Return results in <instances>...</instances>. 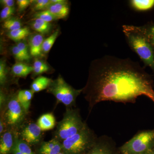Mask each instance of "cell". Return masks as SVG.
Returning <instances> with one entry per match:
<instances>
[{"mask_svg": "<svg viewBox=\"0 0 154 154\" xmlns=\"http://www.w3.org/2000/svg\"><path fill=\"white\" fill-rule=\"evenodd\" d=\"M131 7L137 11H146L154 6V0H131L130 1Z\"/></svg>", "mask_w": 154, "mask_h": 154, "instance_id": "d6986e66", "label": "cell"}, {"mask_svg": "<svg viewBox=\"0 0 154 154\" xmlns=\"http://www.w3.org/2000/svg\"><path fill=\"white\" fill-rule=\"evenodd\" d=\"M44 40L43 36L40 33L34 34L30 36L29 45L30 55L36 57L41 55Z\"/></svg>", "mask_w": 154, "mask_h": 154, "instance_id": "30bf717a", "label": "cell"}, {"mask_svg": "<svg viewBox=\"0 0 154 154\" xmlns=\"http://www.w3.org/2000/svg\"><path fill=\"white\" fill-rule=\"evenodd\" d=\"M32 1L30 0H17V3L19 11H22L26 9Z\"/></svg>", "mask_w": 154, "mask_h": 154, "instance_id": "1f68e13d", "label": "cell"}, {"mask_svg": "<svg viewBox=\"0 0 154 154\" xmlns=\"http://www.w3.org/2000/svg\"><path fill=\"white\" fill-rule=\"evenodd\" d=\"M34 10L36 11H43L47 10L51 5V0H36L34 1Z\"/></svg>", "mask_w": 154, "mask_h": 154, "instance_id": "4316f807", "label": "cell"}, {"mask_svg": "<svg viewBox=\"0 0 154 154\" xmlns=\"http://www.w3.org/2000/svg\"><path fill=\"white\" fill-rule=\"evenodd\" d=\"M52 80L46 77L39 76L34 80L31 85V90L34 93L47 89Z\"/></svg>", "mask_w": 154, "mask_h": 154, "instance_id": "e0dca14e", "label": "cell"}, {"mask_svg": "<svg viewBox=\"0 0 154 154\" xmlns=\"http://www.w3.org/2000/svg\"><path fill=\"white\" fill-rule=\"evenodd\" d=\"M30 30L28 28H23L14 30L9 31L8 36L12 40L16 42H20L22 39L26 38L29 35Z\"/></svg>", "mask_w": 154, "mask_h": 154, "instance_id": "44dd1931", "label": "cell"}, {"mask_svg": "<svg viewBox=\"0 0 154 154\" xmlns=\"http://www.w3.org/2000/svg\"><path fill=\"white\" fill-rule=\"evenodd\" d=\"M62 149V143L57 139L54 138L49 141L43 143L39 151L40 154H58Z\"/></svg>", "mask_w": 154, "mask_h": 154, "instance_id": "7c38bea8", "label": "cell"}, {"mask_svg": "<svg viewBox=\"0 0 154 154\" xmlns=\"http://www.w3.org/2000/svg\"><path fill=\"white\" fill-rule=\"evenodd\" d=\"M7 72H6V65L5 63L1 60L0 62V83L1 85H4L5 82L7 79Z\"/></svg>", "mask_w": 154, "mask_h": 154, "instance_id": "f546056e", "label": "cell"}, {"mask_svg": "<svg viewBox=\"0 0 154 154\" xmlns=\"http://www.w3.org/2000/svg\"><path fill=\"white\" fill-rule=\"evenodd\" d=\"M145 154H154L153 152L152 151V150L150 149L147 152H146Z\"/></svg>", "mask_w": 154, "mask_h": 154, "instance_id": "d590c367", "label": "cell"}, {"mask_svg": "<svg viewBox=\"0 0 154 154\" xmlns=\"http://www.w3.org/2000/svg\"><path fill=\"white\" fill-rule=\"evenodd\" d=\"M82 93L90 111L103 101L135 103L146 96L154 103L153 81L140 64L129 58L105 56L92 62Z\"/></svg>", "mask_w": 154, "mask_h": 154, "instance_id": "6da1fadb", "label": "cell"}, {"mask_svg": "<svg viewBox=\"0 0 154 154\" xmlns=\"http://www.w3.org/2000/svg\"><path fill=\"white\" fill-rule=\"evenodd\" d=\"M15 8L14 7H5L1 11L0 13L1 19L2 20H7L10 19V17L14 14Z\"/></svg>", "mask_w": 154, "mask_h": 154, "instance_id": "83f0119b", "label": "cell"}, {"mask_svg": "<svg viewBox=\"0 0 154 154\" xmlns=\"http://www.w3.org/2000/svg\"><path fill=\"white\" fill-rule=\"evenodd\" d=\"M33 71L36 75L41 74L48 71L49 67L47 64L42 61L36 60L34 61L33 65Z\"/></svg>", "mask_w": 154, "mask_h": 154, "instance_id": "484cf974", "label": "cell"}, {"mask_svg": "<svg viewBox=\"0 0 154 154\" xmlns=\"http://www.w3.org/2000/svg\"><path fill=\"white\" fill-rule=\"evenodd\" d=\"M41 131L38 125L30 123L22 130L21 136L23 140L28 145L36 144L41 140Z\"/></svg>", "mask_w": 154, "mask_h": 154, "instance_id": "9c48e42d", "label": "cell"}, {"mask_svg": "<svg viewBox=\"0 0 154 154\" xmlns=\"http://www.w3.org/2000/svg\"><path fill=\"white\" fill-rule=\"evenodd\" d=\"M87 154H118L116 152L113 140L107 136L104 135L98 138L95 144Z\"/></svg>", "mask_w": 154, "mask_h": 154, "instance_id": "ba28073f", "label": "cell"}, {"mask_svg": "<svg viewBox=\"0 0 154 154\" xmlns=\"http://www.w3.org/2000/svg\"><path fill=\"white\" fill-rule=\"evenodd\" d=\"M138 27L154 49V24L148 23Z\"/></svg>", "mask_w": 154, "mask_h": 154, "instance_id": "ffe728a7", "label": "cell"}, {"mask_svg": "<svg viewBox=\"0 0 154 154\" xmlns=\"http://www.w3.org/2000/svg\"><path fill=\"white\" fill-rule=\"evenodd\" d=\"M31 26L33 30L41 34L48 33L51 26L50 22L38 19H35L31 22Z\"/></svg>", "mask_w": 154, "mask_h": 154, "instance_id": "ac0fdd59", "label": "cell"}, {"mask_svg": "<svg viewBox=\"0 0 154 154\" xmlns=\"http://www.w3.org/2000/svg\"><path fill=\"white\" fill-rule=\"evenodd\" d=\"M87 125L78 110L68 109L63 119L57 125L55 138L63 141L76 134Z\"/></svg>", "mask_w": 154, "mask_h": 154, "instance_id": "277c9868", "label": "cell"}, {"mask_svg": "<svg viewBox=\"0 0 154 154\" xmlns=\"http://www.w3.org/2000/svg\"><path fill=\"white\" fill-rule=\"evenodd\" d=\"M33 70V67L23 63H17L13 66L12 71L17 76L26 77Z\"/></svg>", "mask_w": 154, "mask_h": 154, "instance_id": "2e32d148", "label": "cell"}, {"mask_svg": "<svg viewBox=\"0 0 154 154\" xmlns=\"http://www.w3.org/2000/svg\"><path fill=\"white\" fill-rule=\"evenodd\" d=\"M25 113L26 112L20 105L17 97L12 98L8 104L6 114L7 122L10 125H17L23 119Z\"/></svg>", "mask_w": 154, "mask_h": 154, "instance_id": "52a82bcc", "label": "cell"}, {"mask_svg": "<svg viewBox=\"0 0 154 154\" xmlns=\"http://www.w3.org/2000/svg\"><path fill=\"white\" fill-rule=\"evenodd\" d=\"M122 31L130 48L138 56L145 67L150 68L154 73V49L138 26L124 25Z\"/></svg>", "mask_w": 154, "mask_h": 154, "instance_id": "7a4b0ae2", "label": "cell"}, {"mask_svg": "<svg viewBox=\"0 0 154 154\" xmlns=\"http://www.w3.org/2000/svg\"><path fill=\"white\" fill-rule=\"evenodd\" d=\"M97 139L87 125L76 134L63 140L62 149L67 154H82L91 149Z\"/></svg>", "mask_w": 154, "mask_h": 154, "instance_id": "3957f363", "label": "cell"}, {"mask_svg": "<svg viewBox=\"0 0 154 154\" xmlns=\"http://www.w3.org/2000/svg\"><path fill=\"white\" fill-rule=\"evenodd\" d=\"M4 125L3 121H2V120H1V121H0V134H1L2 133L3 131H4Z\"/></svg>", "mask_w": 154, "mask_h": 154, "instance_id": "e575fe53", "label": "cell"}, {"mask_svg": "<svg viewBox=\"0 0 154 154\" xmlns=\"http://www.w3.org/2000/svg\"><path fill=\"white\" fill-rule=\"evenodd\" d=\"M47 10L49 11L57 19L65 18L69 12V8L65 1L61 2L52 4L48 7Z\"/></svg>", "mask_w": 154, "mask_h": 154, "instance_id": "8fae6325", "label": "cell"}, {"mask_svg": "<svg viewBox=\"0 0 154 154\" xmlns=\"http://www.w3.org/2000/svg\"><path fill=\"white\" fill-rule=\"evenodd\" d=\"M35 19H38L48 22H52L57 19L48 10L38 11L33 16Z\"/></svg>", "mask_w": 154, "mask_h": 154, "instance_id": "d4e9b609", "label": "cell"}, {"mask_svg": "<svg viewBox=\"0 0 154 154\" xmlns=\"http://www.w3.org/2000/svg\"><path fill=\"white\" fill-rule=\"evenodd\" d=\"M14 145L19 151L23 154H35L32 151L28 144L22 140L16 139Z\"/></svg>", "mask_w": 154, "mask_h": 154, "instance_id": "cb8c5ba5", "label": "cell"}, {"mask_svg": "<svg viewBox=\"0 0 154 154\" xmlns=\"http://www.w3.org/2000/svg\"><path fill=\"white\" fill-rule=\"evenodd\" d=\"M59 35V30H56L48 38L44 40L42 44V52L48 53L51 49Z\"/></svg>", "mask_w": 154, "mask_h": 154, "instance_id": "7402d4cb", "label": "cell"}, {"mask_svg": "<svg viewBox=\"0 0 154 154\" xmlns=\"http://www.w3.org/2000/svg\"><path fill=\"white\" fill-rule=\"evenodd\" d=\"M154 143V128L142 131L120 147V153L127 154H145L151 149Z\"/></svg>", "mask_w": 154, "mask_h": 154, "instance_id": "8992f818", "label": "cell"}, {"mask_svg": "<svg viewBox=\"0 0 154 154\" xmlns=\"http://www.w3.org/2000/svg\"><path fill=\"white\" fill-rule=\"evenodd\" d=\"M17 46L26 58L27 60H29L30 59V54L27 44L24 42L20 41L17 43Z\"/></svg>", "mask_w": 154, "mask_h": 154, "instance_id": "f1b7e54d", "label": "cell"}, {"mask_svg": "<svg viewBox=\"0 0 154 154\" xmlns=\"http://www.w3.org/2000/svg\"><path fill=\"white\" fill-rule=\"evenodd\" d=\"M3 26L10 31H14L22 28V24L19 19L10 18L4 22Z\"/></svg>", "mask_w": 154, "mask_h": 154, "instance_id": "603a6c76", "label": "cell"}, {"mask_svg": "<svg viewBox=\"0 0 154 154\" xmlns=\"http://www.w3.org/2000/svg\"><path fill=\"white\" fill-rule=\"evenodd\" d=\"M47 92L55 96L58 102L70 107L74 105L77 97L82 92V89H74L60 75L57 79L52 81L47 88Z\"/></svg>", "mask_w": 154, "mask_h": 154, "instance_id": "5b68a950", "label": "cell"}, {"mask_svg": "<svg viewBox=\"0 0 154 154\" xmlns=\"http://www.w3.org/2000/svg\"><path fill=\"white\" fill-rule=\"evenodd\" d=\"M120 154H127L122 153H120Z\"/></svg>", "mask_w": 154, "mask_h": 154, "instance_id": "74e56055", "label": "cell"}, {"mask_svg": "<svg viewBox=\"0 0 154 154\" xmlns=\"http://www.w3.org/2000/svg\"><path fill=\"white\" fill-rule=\"evenodd\" d=\"M55 118L51 113L43 114L38 118L37 124L42 131H48L53 129L55 126Z\"/></svg>", "mask_w": 154, "mask_h": 154, "instance_id": "5bb4252c", "label": "cell"}, {"mask_svg": "<svg viewBox=\"0 0 154 154\" xmlns=\"http://www.w3.org/2000/svg\"><path fill=\"white\" fill-rule=\"evenodd\" d=\"M12 152H13V154H23L16 147V146H15V145H14V147H13V149H12Z\"/></svg>", "mask_w": 154, "mask_h": 154, "instance_id": "836d02e7", "label": "cell"}, {"mask_svg": "<svg viewBox=\"0 0 154 154\" xmlns=\"http://www.w3.org/2000/svg\"><path fill=\"white\" fill-rule=\"evenodd\" d=\"M15 140L11 132L8 131L1 136L0 140V154H8L12 150Z\"/></svg>", "mask_w": 154, "mask_h": 154, "instance_id": "4fadbf2b", "label": "cell"}, {"mask_svg": "<svg viewBox=\"0 0 154 154\" xmlns=\"http://www.w3.org/2000/svg\"><path fill=\"white\" fill-rule=\"evenodd\" d=\"M34 93L31 90H21L17 95V99L26 112H28L30 108Z\"/></svg>", "mask_w": 154, "mask_h": 154, "instance_id": "9a60e30c", "label": "cell"}, {"mask_svg": "<svg viewBox=\"0 0 154 154\" xmlns=\"http://www.w3.org/2000/svg\"><path fill=\"white\" fill-rule=\"evenodd\" d=\"M151 150H152V151L154 153V143L153 145V146H152V147Z\"/></svg>", "mask_w": 154, "mask_h": 154, "instance_id": "8d00e7d4", "label": "cell"}, {"mask_svg": "<svg viewBox=\"0 0 154 154\" xmlns=\"http://www.w3.org/2000/svg\"><path fill=\"white\" fill-rule=\"evenodd\" d=\"M1 2L5 7H14L15 5V1L14 0H2L1 1Z\"/></svg>", "mask_w": 154, "mask_h": 154, "instance_id": "d6a6232c", "label": "cell"}, {"mask_svg": "<svg viewBox=\"0 0 154 154\" xmlns=\"http://www.w3.org/2000/svg\"><path fill=\"white\" fill-rule=\"evenodd\" d=\"M12 52L14 57L16 59L19 61H23L27 60L26 58L23 55V54L20 51V50L18 48L17 45H15L13 47L12 49Z\"/></svg>", "mask_w": 154, "mask_h": 154, "instance_id": "4dcf8cb0", "label": "cell"}]
</instances>
